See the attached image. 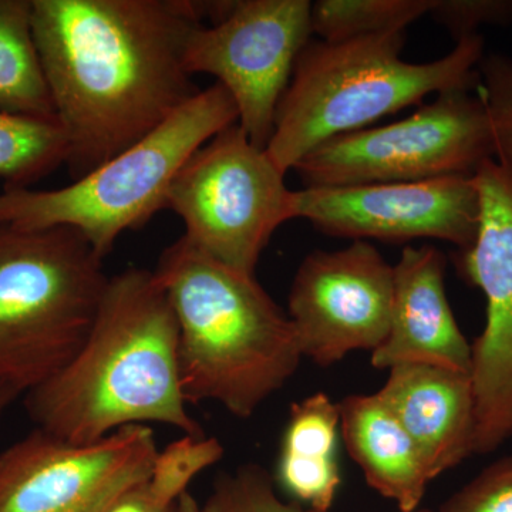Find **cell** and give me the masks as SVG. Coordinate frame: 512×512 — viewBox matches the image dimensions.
Wrapping results in <instances>:
<instances>
[{
  "label": "cell",
  "mask_w": 512,
  "mask_h": 512,
  "mask_svg": "<svg viewBox=\"0 0 512 512\" xmlns=\"http://www.w3.org/2000/svg\"><path fill=\"white\" fill-rule=\"evenodd\" d=\"M211 2L32 0L37 50L74 180L194 99L185 47Z\"/></svg>",
  "instance_id": "1"
},
{
  "label": "cell",
  "mask_w": 512,
  "mask_h": 512,
  "mask_svg": "<svg viewBox=\"0 0 512 512\" xmlns=\"http://www.w3.org/2000/svg\"><path fill=\"white\" fill-rule=\"evenodd\" d=\"M187 404L173 309L153 271L136 268L109 278L82 348L25 399L37 429L74 444L147 423L205 436Z\"/></svg>",
  "instance_id": "2"
},
{
  "label": "cell",
  "mask_w": 512,
  "mask_h": 512,
  "mask_svg": "<svg viewBox=\"0 0 512 512\" xmlns=\"http://www.w3.org/2000/svg\"><path fill=\"white\" fill-rule=\"evenodd\" d=\"M178 328L185 402H217L248 419L298 370L295 326L255 276L229 268L181 237L153 271Z\"/></svg>",
  "instance_id": "3"
},
{
  "label": "cell",
  "mask_w": 512,
  "mask_h": 512,
  "mask_svg": "<svg viewBox=\"0 0 512 512\" xmlns=\"http://www.w3.org/2000/svg\"><path fill=\"white\" fill-rule=\"evenodd\" d=\"M406 30L342 42L309 40L276 110L266 151L288 173L330 138L416 106L429 94L476 93L484 37H466L429 63L402 59Z\"/></svg>",
  "instance_id": "4"
},
{
  "label": "cell",
  "mask_w": 512,
  "mask_h": 512,
  "mask_svg": "<svg viewBox=\"0 0 512 512\" xmlns=\"http://www.w3.org/2000/svg\"><path fill=\"white\" fill-rule=\"evenodd\" d=\"M237 123V104L215 83L156 130L72 184L56 190L3 188L0 227L74 229L104 259L124 232L144 227L165 210L181 168L212 137Z\"/></svg>",
  "instance_id": "5"
},
{
  "label": "cell",
  "mask_w": 512,
  "mask_h": 512,
  "mask_svg": "<svg viewBox=\"0 0 512 512\" xmlns=\"http://www.w3.org/2000/svg\"><path fill=\"white\" fill-rule=\"evenodd\" d=\"M109 276L70 228L0 227V384L28 393L82 348Z\"/></svg>",
  "instance_id": "6"
},
{
  "label": "cell",
  "mask_w": 512,
  "mask_h": 512,
  "mask_svg": "<svg viewBox=\"0 0 512 512\" xmlns=\"http://www.w3.org/2000/svg\"><path fill=\"white\" fill-rule=\"evenodd\" d=\"M285 171L239 124L212 137L181 168L165 210L183 220L184 238L215 261L254 275L269 239L295 220Z\"/></svg>",
  "instance_id": "7"
},
{
  "label": "cell",
  "mask_w": 512,
  "mask_h": 512,
  "mask_svg": "<svg viewBox=\"0 0 512 512\" xmlns=\"http://www.w3.org/2000/svg\"><path fill=\"white\" fill-rule=\"evenodd\" d=\"M495 158L493 128L477 92L437 94L407 119L330 138L296 164L305 187L413 183L476 174Z\"/></svg>",
  "instance_id": "8"
},
{
  "label": "cell",
  "mask_w": 512,
  "mask_h": 512,
  "mask_svg": "<svg viewBox=\"0 0 512 512\" xmlns=\"http://www.w3.org/2000/svg\"><path fill=\"white\" fill-rule=\"evenodd\" d=\"M308 0H238L185 47V69L217 77L238 109V124L266 148L293 67L312 36Z\"/></svg>",
  "instance_id": "9"
},
{
  "label": "cell",
  "mask_w": 512,
  "mask_h": 512,
  "mask_svg": "<svg viewBox=\"0 0 512 512\" xmlns=\"http://www.w3.org/2000/svg\"><path fill=\"white\" fill-rule=\"evenodd\" d=\"M157 453L147 426L86 444L36 429L0 454V512H107L147 483Z\"/></svg>",
  "instance_id": "10"
},
{
  "label": "cell",
  "mask_w": 512,
  "mask_h": 512,
  "mask_svg": "<svg viewBox=\"0 0 512 512\" xmlns=\"http://www.w3.org/2000/svg\"><path fill=\"white\" fill-rule=\"evenodd\" d=\"M480 195L476 241L457 254L464 281L487 299V323L471 345L476 399L473 454L512 436V165L487 160L473 175Z\"/></svg>",
  "instance_id": "11"
},
{
  "label": "cell",
  "mask_w": 512,
  "mask_h": 512,
  "mask_svg": "<svg viewBox=\"0 0 512 512\" xmlns=\"http://www.w3.org/2000/svg\"><path fill=\"white\" fill-rule=\"evenodd\" d=\"M293 215L329 237L389 244L431 238L463 251L477 238L480 195L473 175L302 188L293 192Z\"/></svg>",
  "instance_id": "12"
},
{
  "label": "cell",
  "mask_w": 512,
  "mask_h": 512,
  "mask_svg": "<svg viewBox=\"0 0 512 512\" xmlns=\"http://www.w3.org/2000/svg\"><path fill=\"white\" fill-rule=\"evenodd\" d=\"M394 266L372 244L303 259L289 293V319L303 357L322 367L355 350L375 352L390 330Z\"/></svg>",
  "instance_id": "13"
},
{
  "label": "cell",
  "mask_w": 512,
  "mask_h": 512,
  "mask_svg": "<svg viewBox=\"0 0 512 512\" xmlns=\"http://www.w3.org/2000/svg\"><path fill=\"white\" fill-rule=\"evenodd\" d=\"M446 256L439 249H403L394 266L389 335L372 352V366L427 365L470 373L473 352L458 328L444 286Z\"/></svg>",
  "instance_id": "14"
},
{
  "label": "cell",
  "mask_w": 512,
  "mask_h": 512,
  "mask_svg": "<svg viewBox=\"0 0 512 512\" xmlns=\"http://www.w3.org/2000/svg\"><path fill=\"white\" fill-rule=\"evenodd\" d=\"M377 392L419 448L431 480L473 454L476 399L470 373L397 365Z\"/></svg>",
  "instance_id": "15"
},
{
  "label": "cell",
  "mask_w": 512,
  "mask_h": 512,
  "mask_svg": "<svg viewBox=\"0 0 512 512\" xmlns=\"http://www.w3.org/2000/svg\"><path fill=\"white\" fill-rule=\"evenodd\" d=\"M349 456L367 484L402 512L419 510L431 480L410 434L379 394H352L338 403Z\"/></svg>",
  "instance_id": "16"
},
{
  "label": "cell",
  "mask_w": 512,
  "mask_h": 512,
  "mask_svg": "<svg viewBox=\"0 0 512 512\" xmlns=\"http://www.w3.org/2000/svg\"><path fill=\"white\" fill-rule=\"evenodd\" d=\"M338 403L319 392L292 404L276 467V483L303 507L329 512L342 484Z\"/></svg>",
  "instance_id": "17"
},
{
  "label": "cell",
  "mask_w": 512,
  "mask_h": 512,
  "mask_svg": "<svg viewBox=\"0 0 512 512\" xmlns=\"http://www.w3.org/2000/svg\"><path fill=\"white\" fill-rule=\"evenodd\" d=\"M0 111L57 121L33 33L32 0H0Z\"/></svg>",
  "instance_id": "18"
},
{
  "label": "cell",
  "mask_w": 512,
  "mask_h": 512,
  "mask_svg": "<svg viewBox=\"0 0 512 512\" xmlns=\"http://www.w3.org/2000/svg\"><path fill=\"white\" fill-rule=\"evenodd\" d=\"M67 154L66 134L57 121L0 111V178L6 187L29 188L66 164Z\"/></svg>",
  "instance_id": "19"
},
{
  "label": "cell",
  "mask_w": 512,
  "mask_h": 512,
  "mask_svg": "<svg viewBox=\"0 0 512 512\" xmlns=\"http://www.w3.org/2000/svg\"><path fill=\"white\" fill-rule=\"evenodd\" d=\"M431 0H319L312 3V35L325 42H342L406 30L429 13Z\"/></svg>",
  "instance_id": "20"
},
{
  "label": "cell",
  "mask_w": 512,
  "mask_h": 512,
  "mask_svg": "<svg viewBox=\"0 0 512 512\" xmlns=\"http://www.w3.org/2000/svg\"><path fill=\"white\" fill-rule=\"evenodd\" d=\"M224 447L215 437L190 436L168 444L158 451L151 468L147 488L151 497L164 507L177 504L198 474L224 457Z\"/></svg>",
  "instance_id": "21"
},
{
  "label": "cell",
  "mask_w": 512,
  "mask_h": 512,
  "mask_svg": "<svg viewBox=\"0 0 512 512\" xmlns=\"http://www.w3.org/2000/svg\"><path fill=\"white\" fill-rule=\"evenodd\" d=\"M201 512H318L298 503H285L276 494L274 481L255 464L222 474L215 481Z\"/></svg>",
  "instance_id": "22"
},
{
  "label": "cell",
  "mask_w": 512,
  "mask_h": 512,
  "mask_svg": "<svg viewBox=\"0 0 512 512\" xmlns=\"http://www.w3.org/2000/svg\"><path fill=\"white\" fill-rule=\"evenodd\" d=\"M480 86L493 128L495 160L512 165V57L491 53L478 64Z\"/></svg>",
  "instance_id": "23"
},
{
  "label": "cell",
  "mask_w": 512,
  "mask_h": 512,
  "mask_svg": "<svg viewBox=\"0 0 512 512\" xmlns=\"http://www.w3.org/2000/svg\"><path fill=\"white\" fill-rule=\"evenodd\" d=\"M457 42L478 35L484 25L512 23V0H431L429 13Z\"/></svg>",
  "instance_id": "24"
},
{
  "label": "cell",
  "mask_w": 512,
  "mask_h": 512,
  "mask_svg": "<svg viewBox=\"0 0 512 512\" xmlns=\"http://www.w3.org/2000/svg\"><path fill=\"white\" fill-rule=\"evenodd\" d=\"M440 512H512V457L485 468L448 498Z\"/></svg>",
  "instance_id": "25"
},
{
  "label": "cell",
  "mask_w": 512,
  "mask_h": 512,
  "mask_svg": "<svg viewBox=\"0 0 512 512\" xmlns=\"http://www.w3.org/2000/svg\"><path fill=\"white\" fill-rule=\"evenodd\" d=\"M107 512H183L180 505L174 504L171 507H164L158 504L150 491L147 483L136 485L126 493L121 494Z\"/></svg>",
  "instance_id": "26"
},
{
  "label": "cell",
  "mask_w": 512,
  "mask_h": 512,
  "mask_svg": "<svg viewBox=\"0 0 512 512\" xmlns=\"http://www.w3.org/2000/svg\"><path fill=\"white\" fill-rule=\"evenodd\" d=\"M20 396L18 390L12 389V387L6 386V384H0V417L3 413L8 410L10 404L15 402Z\"/></svg>",
  "instance_id": "27"
},
{
  "label": "cell",
  "mask_w": 512,
  "mask_h": 512,
  "mask_svg": "<svg viewBox=\"0 0 512 512\" xmlns=\"http://www.w3.org/2000/svg\"><path fill=\"white\" fill-rule=\"evenodd\" d=\"M181 511L183 512H201L200 504L197 503L194 497L190 493H185L183 497L178 500Z\"/></svg>",
  "instance_id": "28"
},
{
  "label": "cell",
  "mask_w": 512,
  "mask_h": 512,
  "mask_svg": "<svg viewBox=\"0 0 512 512\" xmlns=\"http://www.w3.org/2000/svg\"><path fill=\"white\" fill-rule=\"evenodd\" d=\"M414 512H433V511L427 510V508H419V510H416Z\"/></svg>",
  "instance_id": "29"
}]
</instances>
